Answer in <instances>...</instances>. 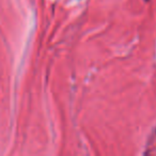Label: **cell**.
Returning a JSON list of instances; mask_svg holds the SVG:
<instances>
[{
	"instance_id": "1",
	"label": "cell",
	"mask_w": 156,
	"mask_h": 156,
	"mask_svg": "<svg viewBox=\"0 0 156 156\" xmlns=\"http://www.w3.org/2000/svg\"><path fill=\"white\" fill-rule=\"evenodd\" d=\"M145 1H147V0H145Z\"/></svg>"
}]
</instances>
